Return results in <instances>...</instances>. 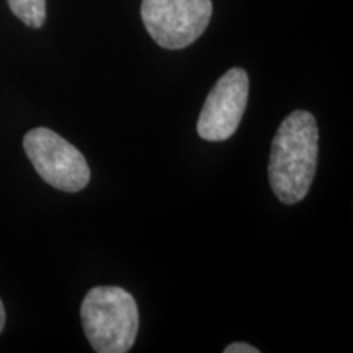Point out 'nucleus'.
<instances>
[{
  "instance_id": "1",
  "label": "nucleus",
  "mask_w": 353,
  "mask_h": 353,
  "mask_svg": "<svg viewBox=\"0 0 353 353\" xmlns=\"http://www.w3.org/2000/svg\"><path fill=\"white\" fill-rule=\"evenodd\" d=\"M319 156L316 118L294 110L278 126L273 138L268 176L273 193L285 205H294L307 195L314 180Z\"/></svg>"
},
{
  "instance_id": "2",
  "label": "nucleus",
  "mask_w": 353,
  "mask_h": 353,
  "mask_svg": "<svg viewBox=\"0 0 353 353\" xmlns=\"http://www.w3.org/2000/svg\"><path fill=\"white\" fill-rule=\"evenodd\" d=\"M82 327L99 353H126L139 330V311L132 294L120 286H95L81 307Z\"/></svg>"
},
{
  "instance_id": "3",
  "label": "nucleus",
  "mask_w": 353,
  "mask_h": 353,
  "mask_svg": "<svg viewBox=\"0 0 353 353\" xmlns=\"http://www.w3.org/2000/svg\"><path fill=\"white\" fill-rule=\"evenodd\" d=\"M23 149L38 175L51 187L76 193L90 182V169L82 152L48 128L26 132Z\"/></svg>"
},
{
  "instance_id": "4",
  "label": "nucleus",
  "mask_w": 353,
  "mask_h": 353,
  "mask_svg": "<svg viewBox=\"0 0 353 353\" xmlns=\"http://www.w3.org/2000/svg\"><path fill=\"white\" fill-rule=\"evenodd\" d=\"M211 0H143L141 17L151 38L165 50H183L208 28Z\"/></svg>"
},
{
  "instance_id": "5",
  "label": "nucleus",
  "mask_w": 353,
  "mask_h": 353,
  "mask_svg": "<svg viewBox=\"0 0 353 353\" xmlns=\"http://www.w3.org/2000/svg\"><path fill=\"white\" fill-rule=\"evenodd\" d=\"M249 99V76L244 69H229L206 97L196 131L205 141L231 138L244 117Z\"/></svg>"
},
{
  "instance_id": "6",
  "label": "nucleus",
  "mask_w": 353,
  "mask_h": 353,
  "mask_svg": "<svg viewBox=\"0 0 353 353\" xmlns=\"http://www.w3.org/2000/svg\"><path fill=\"white\" fill-rule=\"evenodd\" d=\"M10 10L30 28H41L46 20V0H7Z\"/></svg>"
},
{
  "instance_id": "7",
  "label": "nucleus",
  "mask_w": 353,
  "mask_h": 353,
  "mask_svg": "<svg viewBox=\"0 0 353 353\" xmlns=\"http://www.w3.org/2000/svg\"><path fill=\"white\" fill-rule=\"evenodd\" d=\"M259 352H260L259 348H255V347L249 345V343H244V342L229 343V345L224 348V353H259Z\"/></svg>"
},
{
  "instance_id": "8",
  "label": "nucleus",
  "mask_w": 353,
  "mask_h": 353,
  "mask_svg": "<svg viewBox=\"0 0 353 353\" xmlns=\"http://www.w3.org/2000/svg\"><path fill=\"white\" fill-rule=\"evenodd\" d=\"M3 325H6V309H3V304L0 301V332L3 330Z\"/></svg>"
}]
</instances>
